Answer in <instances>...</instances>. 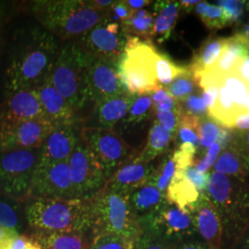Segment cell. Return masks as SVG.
<instances>
[{"label":"cell","instance_id":"836d02e7","mask_svg":"<svg viewBox=\"0 0 249 249\" xmlns=\"http://www.w3.org/2000/svg\"><path fill=\"white\" fill-rule=\"evenodd\" d=\"M196 80L189 70L186 73L178 76L169 85L164 87V90L177 102H182L196 90Z\"/></svg>","mask_w":249,"mask_h":249},{"label":"cell","instance_id":"30bf717a","mask_svg":"<svg viewBox=\"0 0 249 249\" xmlns=\"http://www.w3.org/2000/svg\"><path fill=\"white\" fill-rule=\"evenodd\" d=\"M139 220L143 231L175 245L196 233L190 213L169 202H166L156 213Z\"/></svg>","mask_w":249,"mask_h":249},{"label":"cell","instance_id":"b9f144b4","mask_svg":"<svg viewBox=\"0 0 249 249\" xmlns=\"http://www.w3.org/2000/svg\"><path fill=\"white\" fill-rule=\"evenodd\" d=\"M174 247L175 244H171L147 231H143L142 234L135 242L133 249H174Z\"/></svg>","mask_w":249,"mask_h":249},{"label":"cell","instance_id":"603a6c76","mask_svg":"<svg viewBox=\"0 0 249 249\" xmlns=\"http://www.w3.org/2000/svg\"><path fill=\"white\" fill-rule=\"evenodd\" d=\"M200 194L194 185L184 177L181 170H177L170 182L165 196L167 202L189 213L198 200Z\"/></svg>","mask_w":249,"mask_h":249},{"label":"cell","instance_id":"f35d334b","mask_svg":"<svg viewBox=\"0 0 249 249\" xmlns=\"http://www.w3.org/2000/svg\"><path fill=\"white\" fill-rule=\"evenodd\" d=\"M217 3L223 9L229 25L239 21L249 6V2L240 0H221L217 1Z\"/></svg>","mask_w":249,"mask_h":249},{"label":"cell","instance_id":"ffe728a7","mask_svg":"<svg viewBox=\"0 0 249 249\" xmlns=\"http://www.w3.org/2000/svg\"><path fill=\"white\" fill-rule=\"evenodd\" d=\"M46 118L54 125L74 124L76 112L53 87L49 76L36 88Z\"/></svg>","mask_w":249,"mask_h":249},{"label":"cell","instance_id":"7402d4cb","mask_svg":"<svg viewBox=\"0 0 249 249\" xmlns=\"http://www.w3.org/2000/svg\"><path fill=\"white\" fill-rule=\"evenodd\" d=\"M29 235L41 245L42 249H89L92 242L90 234L79 232L32 230Z\"/></svg>","mask_w":249,"mask_h":249},{"label":"cell","instance_id":"4dcf8cb0","mask_svg":"<svg viewBox=\"0 0 249 249\" xmlns=\"http://www.w3.org/2000/svg\"><path fill=\"white\" fill-rule=\"evenodd\" d=\"M177 170L178 163L172 153L162 160L157 168H155L148 183L158 188L161 193L165 194Z\"/></svg>","mask_w":249,"mask_h":249},{"label":"cell","instance_id":"9c48e42d","mask_svg":"<svg viewBox=\"0 0 249 249\" xmlns=\"http://www.w3.org/2000/svg\"><path fill=\"white\" fill-rule=\"evenodd\" d=\"M80 139L97 160L107 180L131 157V147L112 129L86 126L80 132Z\"/></svg>","mask_w":249,"mask_h":249},{"label":"cell","instance_id":"d6a6232c","mask_svg":"<svg viewBox=\"0 0 249 249\" xmlns=\"http://www.w3.org/2000/svg\"><path fill=\"white\" fill-rule=\"evenodd\" d=\"M200 120L201 119L198 117L188 116L182 112L180 113V120L176 136H178L181 144L188 143L197 148L199 143Z\"/></svg>","mask_w":249,"mask_h":249},{"label":"cell","instance_id":"5b68a950","mask_svg":"<svg viewBox=\"0 0 249 249\" xmlns=\"http://www.w3.org/2000/svg\"><path fill=\"white\" fill-rule=\"evenodd\" d=\"M89 201L92 239L102 234L113 233L137 241L142 234V227L132 211L128 195L104 187Z\"/></svg>","mask_w":249,"mask_h":249},{"label":"cell","instance_id":"7bdbcfd3","mask_svg":"<svg viewBox=\"0 0 249 249\" xmlns=\"http://www.w3.org/2000/svg\"><path fill=\"white\" fill-rule=\"evenodd\" d=\"M178 170H181L184 177L194 185L199 193H206L210 179V174L208 172L204 174L199 173L196 170L195 164H192L185 169Z\"/></svg>","mask_w":249,"mask_h":249},{"label":"cell","instance_id":"e7e4bbea","mask_svg":"<svg viewBox=\"0 0 249 249\" xmlns=\"http://www.w3.org/2000/svg\"><path fill=\"white\" fill-rule=\"evenodd\" d=\"M206 249H212V248H209V247H207V246H206Z\"/></svg>","mask_w":249,"mask_h":249},{"label":"cell","instance_id":"d6986e66","mask_svg":"<svg viewBox=\"0 0 249 249\" xmlns=\"http://www.w3.org/2000/svg\"><path fill=\"white\" fill-rule=\"evenodd\" d=\"M155 167L151 162H141L136 160L126 161L107 180L106 188L128 195L136 189L148 183Z\"/></svg>","mask_w":249,"mask_h":249},{"label":"cell","instance_id":"8992f818","mask_svg":"<svg viewBox=\"0 0 249 249\" xmlns=\"http://www.w3.org/2000/svg\"><path fill=\"white\" fill-rule=\"evenodd\" d=\"M159 53L151 41L127 36L124 52L117 61L116 71L122 85L129 94H150L161 88L156 78V59Z\"/></svg>","mask_w":249,"mask_h":249},{"label":"cell","instance_id":"db71d44e","mask_svg":"<svg viewBox=\"0 0 249 249\" xmlns=\"http://www.w3.org/2000/svg\"><path fill=\"white\" fill-rule=\"evenodd\" d=\"M174 249H206V245L197 242H184L176 244Z\"/></svg>","mask_w":249,"mask_h":249},{"label":"cell","instance_id":"7c38bea8","mask_svg":"<svg viewBox=\"0 0 249 249\" xmlns=\"http://www.w3.org/2000/svg\"><path fill=\"white\" fill-rule=\"evenodd\" d=\"M127 35L119 22L107 16L79 37L77 43L94 58L117 63L124 52Z\"/></svg>","mask_w":249,"mask_h":249},{"label":"cell","instance_id":"f6af8a7d","mask_svg":"<svg viewBox=\"0 0 249 249\" xmlns=\"http://www.w3.org/2000/svg\"><path fill=\"white\" fill-rule=\"evenodd\" d=\"M4 249H42V247L31 235L18 234L12 237Z\"/></svg>","mask_w":249,"mask_h":249},{"label":"cell","instance_id":"4fadbf2b","mask_svg":"<svg viewBox=\"0 0 249 249\" xmlns=\"http://www.w3.org/2000/svg\"><path fill=\"white\" fill-rule=\"evenodd\" d=\"M29 197L76 199L68 161L39 162L32 182Z\"/></svg>","mask_w":249,"mask_h":249},{"label":"cell","instance_id":"8fae6325","mask_svg":"<svg viewBox=\"0 0 249 249\" xmlns=\"http://www.w3.org/2000/svg\"><path fill=\"white\" fill-rule=\"evenodd\" d=\"M68 163L76 199H90L106 187L103 171L80 138Z\"/></svg>","mask_w":249,"mask_h":249},{"label":"cell","instance_id":"816d5d0a","mask_svg":"<svg viewBox=\"0 0 249 249\" xmlns=\"http://www.w3.org/2000/svg\"><path fill=\"white\" fill-rule=\"evenodd\" d=\"M231 128L249 130V113H242L237 116L233 121Z\"/></svg>","mask_w":249,"mask_h":249},{"label":"cell","instance_id":"9f6ffc18","mask_svg":"<svg viewBox=\"0 0 249 249\" xmlns=\"http://www.w3.org/2000/svg\"><path fill=\"white\" fill-rule=\"evenodd\" d=\"M16 235H18V232L11 231V230H9L7 228H4V227L0 226V245L5 243L6 241L9 240L10 238L16 236Z\"/></svg>","mask_w":249,"mask_h":249},{"label":"cell","instance_id":"f1b7e54d","mask_svg":"<svg viewBox=\"0 0 249 249\" xmlns=\"http://www.w3.org/2000/svg\"><path fill=\"white\" fill-rule=\"evenodd\" d=\"M23 202L6 195L0 197V226L21 234L26 222Z\"/></svg>","mask_w":249,"mask_h":249},{"label":"cell","instance_id":"bcb514c9","mask_svg":"<svg viewBox=\"0 0 249 249\" xmlns=\"http://www.w3.org/2000/svg\"><path fill=\"white\" fill-rule=\"evenodd\" d=\"M221 151H222V148L220 147V145L216 142L213 143L211 147L208 148V151L204 157L196 163V170L201 174L207 173L208 170L210 169L212 166H213Z\"/></svg>","mask_w":249,"mask_h":249},{"label":"cell","instance_id":"94428289","mask_svg":"<svg viewBox=\"0 0 249 249\" xmlns=\"http://www.w3.org/2000/svg\"><path fill=\"white\" fill-rule=\"evenodd\" d=\"M242 35L245 36L248 40H249V23L247 25V26L245 27L244 32H243V34H242Z\"/></svg>","mask_w":249,"mask_h":249},{"label":"cell","instance_id":"7dc6e473","mask_svg":"<svg viewBox=\"0 0 249 249\" xmlns=\"http://www.w3.org/2000/svg\"><path fill=\"white\" fill-rule=\"evenodd\" d=\"M133 10L126 4V1H115L109 10V16L119 23L128 19L133 14Z\"/></svg>","mask_w":249,"mask_h":249},{"label":"cell","instance_id":"277c9868","mask_svg":"<svg viewBox=\"0 0 249 249\" xmlns=\"http://www.w3.org/2000/svg\"><path fill=\"white\" fill-rule=\"evenodd\" d=\"M32 6L45 31L63 40L80 37L109 14L82 0H42Z\"/></svg>","mask_w":249,"mask_h":249},{"label":"cell","instance_id":"680465c9","mask_svg":"<svg viewBox=\"0 0 249 249\" xmlns=\"http://www.w3.org/2000/svg\"><path fill=\"white\" fill-rule=\"evenodd\" d=\"M200 1L198 0H182L179 2L180 7H184L185 9H190L191 7L196 6Z\"/></svg>","mask_w":249,"mask_h":249},{"label":"cell","instance_id":"5bb4252c","mask_svg":"<svg viewBox=\"0 0 249 249\" xmlns=\"http://www.w3.org/2000/svg\"><path fill=\"white\" fill-rule=\"evenodd\" d=\"M55 126L46 119L0 123V151L41 148Z\"/></svg>","mask_w":249,"mask_h":249},{"label":"cell","instance_id":"d4e9b609","mask_svg":"<svg viewBox=\"0 0 249 249\" xmlns=\"http://www.w3.org/2000/svg\"><path fill=\"white\" fill-rule=\"evenodd\" d=\"M180 10L178 1H157L154 4V24L152 36L161 44L166 41L175 28Z\"/></svg>","mask_w":249,"mask_h":249},{"label":"cell","instance_id":"9a60e30c","mask_svg":"<svg viewBox=\"0 0 249 249\" xmlns=\"http://www.w3.org/2000/svg\"><path fill=\"white\" fill-rule=\"evenodd\" d=\"M117 63L92 58L86 75L87 102L128 93L122 85L116 71Z\"/></svg>","mask_w":249,"mask_h":249},{"label":"cell","instance_id":"e575fe53","mask_svg":"<svg viewBox=\"0 0 249 249\" xmlns=\"http://www.w3.org/2000/svg\"><path fill=\"white\" fill-rule=\"evenodd\" d=\"M221 82L225 86L234 106L242 114L249 92V84L245 83L233 72L223 76Z\"/></svg>","mask_w":249,"mask_h":249},{"label":"cell","instance_id":"ac0fdd59","mask_svg":"<svg viewBox=\"0 0 249 249\" xmlns=\"http://www.w3.org/2000/svg\"><path fill=\"white\" fill-rule=\"evenodd\" d=\"M80 138L74 124L56 125L41 147L40 162L68 161Z\"/></svg>","mask_w":249,"mask_h":249},{"label":"cell","instance_id":"11a10c76","mask_svg":"<svg viewBox=\"0 0 249 249\" xmlns=\"http://www.w3.org/2000/svg\"><path fill=\"white\" fill-rule=\"evenodd\" d=\"M150 0H126V4L133 11H137L151 4Z\"/></svg>","mask_w":249,"mask_h":249},{"label":"cell","instance_id":"8d00e7d4","mask_svg":"<svg viewBox=\"0 0 249 249\" xmlns=\"http://www.w3.org/2000/svg\"><path fill=\"white\" fill-rule=\"evenodd\" d=\"M196 12L205 26L209 29L217 30L229 25L223 9L219 6L211 5L208 2H199L196 5Z\"/></svg>","mask_w":249,"mask_h":249},{"label":"cell","instance_id":"6f0895ef","mask_svg":"<svg viewBox=\"0 0 249 249\" xmlns=\"http://www.w3.org/2000/svg\"><path fill=\"white\" fill-rule=\"evenodd\" d=\"M240 149L241 152L244 156V159L246 160V164H247V169H248V173L249 172V131L247 132L245 135V145L243 147V149Z\"/></svg>","mask_w":249,"mask_h":249},{"label":"cell","instance_id":"4316f807","mask_svg":"<svg viewBox=\"0 0 249 249\" xmlns=\"http://www.w3.org/2000/svg\"><path fill=\"white\" fill-rule=\"evenodd\" d=\"M174 137L164 129L156 120L153 122L149 131L147 144L143 150L134 160L141 162H151L158 156L165 153Z\"/></svg>","mask_w":249,"mask_h":249},{"label":"cell","instance_id":"e0dca14e","mask_svg":"<svg viewBox=\"0 0 249 249\" xmlns=\"http://www.w3.org/2000/svg\"><path fill=\"white\" fill-rule=\"evenodd\" d=\"M197 232L205 245L215 249H222L223 223L216 208L206 195L201 193L195 206L189 212Z\"/></svg>","mask_w":249,"mask_h":249},{"label":"cell","instance_id":"7a4b0ae2","mask_svg":"<svg viewBox=\"0 0 249 249\" xmlns=\"http://www.w3.org/2000/svg\"><path fill=\"white\" fill-rule=\"evenodd\" d=\"M206 195L222 220V247L233 249L249 228V187L246 178L213 172L210 174Z\"/></svg>","mask_w":249,"mask_h":249},{"label":"cell","instance_id":"d590c367","mask_svg":"<svg viewBox=\"0 0 249 249\" xmlns=\"http://www.w3.org/2000/svg\"><path fill=\"white\" fill-rule=\"evenodd\" d=\"M154 112L153 102L149 94L134 95L133 102L123 123L131 124L140 123L147 119Z\"/></svg>","mask_w":249,"mask_h":249},{"label":"cell","instance_id":"ba28073f","mask_svg":"<svg viewBox=\"0 0 249 249\" xmlns=\"http://www.w3.org/2000/svg\"><path fill=\"white\" fill-rule=\"evenodd\" d=\"M41 148L0 151V187L4 195L24 201L28 198Z\"/></svg>","mask_w":249,"mask_h":249},{"label":"cell","instance_id":"ee69618b","mask_svg":"<svg viewBox=\"0 0 249 249\" xmlns=\"http://www.w3.org/2000/svg\"><path fill=\"white\" fill-rule=\"evenodd\" d=\"M220 126L213 120H200L199 143L203 148H209L216 142Z\"/></svg>","mask_w":249,"mask_h":249},{"label":"cell","instance_id":"74e56055","mask_svg":"<svg viewBox=\"0 0 249 249\" xmlns=\"http://www.w3.org/2000/svg\"><path fill=\"white\" fill-rule=\"evenodd\" d=\"M135 242L121 235L107 233L94 237L89 249H133Z\"/></svg>","mask_w":249,"mask_h":249},{"label":"cell","instance_id":"6da1fadb","mask_svg":"<svg viewBox=\"0 0 249 249\" xmlns=\"http://www.w3.org/2000/svg\"><path fill=\"white\" fill-rule=\"evenodd\" d=\"M6 72V94L36 88L49 76L59 52L55 37L35 27L16 35Z\"/></svg>","mask_w":249,"mask_h":249},{"label":"cell","instance_id":"52a82bcc","mask_svg":"<svg viewBox=\"0 0 249 249\" xmlns=\"http://www.w3.org/2000/svg\"><path fill=\"white\" fill-rule=\"evenodd\" d=\"M92 56L77 42L68 43L59 49L49 79L75 112L88 103L86 97V75Z\"/></svg>","mask_w":249,"mask_h":249},{"label":"cell","instance_id":"1f68e13d","mask_svg":"<svg viewBox=\"0 0 249 249\" xmlns=\"http://www.w3.org/2000/svg\"><path fill=\"white\" fill-rule=\"evenodd\" d=\"M187 71L188 68L176 64L167 55L161 53L158 54L156 59V78L161 88L169 85L176 78Z\"/></svg>","mask_w":249,"mask_h":249},{"label":"cell","instance_id":"83f0119b","mask_svg":"<svg viewBox=\"0 0 249 249\" xmlns=\"http://www.w3.org/2000/svg\"><path fill=\"white\" fill-rule=\"evenodd\" d=\"M213 172L232 178H246V160L237 145H230L221 153L213 164Z\"/></svg>","mask_w":249,"mask_h":249},{"label":"cell","instance_id":"2e32d148","mask_svg":"<svg viewBox=\"0 0 249 249\" xmlns=\"http://www.w3.org/2000/svg\"><path fill=\"white\" fill-rule=\"evenodd\" d=\"M42 119L48 120L36 88L20 89L7 95L6 103L0 113V123Z\"/></svg>","mask_w":249,"mask_h":249},{"label":"cell","instance_id":"91938a15","mask_svg":"<svg viewBox=\"0 0 249 249\" xmlns=\"http://www.w3.org/2000/svg\"><path fill=\"white\" fill-rule=\"evenodd\" d=\"M240 243H242V249H249V228L244 234Z\"/></svg>","mask_w":249,"mask_h":249},{"label":"cell","instance_id":"c3c4849f","mask_svg":"<svg viewBox=\"0 0 249 249\" xmlns=\"http://www.w3.org/2000/svg\"><path fill=\"white\" fill-rule=\"evenodd\" d=\"M219 85L220 84H214L208 86L203 89V95L202 98L204 100L205 105L207 107L208 112L211 111L213 108L216 101H217V96H218V89H219Z\"/></svg>","mask_w":249,"mask_h":249},{"label":"cell","instance_id":"681fc988","mask_svg":"<svg viewBox=\"0 0 249 249\" xmlns=\"http://www.w3.org/2000/svg\"><path fill=\"white\" fill-rule=\"evenodd\" d=\"M232 72L245 83L249 85V55L239 61Z\"/></svg>","mask_w":249,"mask_h":249},{"label":"cell","instance_id":"3957f363","mask_svg":"<svg viewBox=\"0 0 249 249\" xmlns=\"http://www.w3.org/2000/svg\"><path fill=\"white\" fill-rule=\"evenodd\" d=\"M24 213L26 223L35 231L90 234L89 199L29 197L24 200Z\"/></svg>","mask_w":249,"mask_h":249},{"label":"cell","instance_id":"ab89813d","mask_svg":"<svg viewBox=\"0 0 249 249\" xmlns=\"http://www.w3.org/2000/svg\"><path fill=\"white\" fill-rule=\"evenodd\" d=\"M157 117V121L160 125L166 129L173 137L176 136L178 131V124L180 120V107L176 110H154Z\"/></svg>","mask_w":249,"mask_h":249},{"label":"cell","instance_id":"cb8c5ba5","mask_svg":"<svg viewBox=\"0 0 249 249\" xmlns=\"http://www.w3.org/2000/svg\"><path fill=\"white\" fill-rule=\"evenodd\" d=\"M129 202L135 215L141 219L159 211L167 202V199L165 194L147 183L130 194Z\"/></svg>","mask_w":249,"mask_h":249},{"label":"cell","instance_id":"f546056e","mask_svg":"<svg viewBox=\"0 0 249 249\" xmlns=\"http://www.w3.org/2000/svg\"><path fill=\"white\" fill-rule=\"evenodd\" d=\"M154 17L146 9L134 11L131 17L120 23L125 35L136 36L145 41H151Z\"/></svg>","mask_w":249,"mask_h":249},{"label":"cell","instance_id":"f907efd6","mask_svg":"<svg viewBox=\"0 0 249 249\" xmlns=\"http://www.w3.org/2000/svg\"><path fill=\"white\" fill-rule=\"evenodd\" d=\"M231 139H232V134L231 133V131L228 128L223 126L219 128V132L217 135L215 142L219 144L220 147L224 150L231 145Z\"/></svg>","mask_w":249,"mask_h":249},{"label":"cell","instance_id":"60d3db41","mask_svg":"<svg viewBox=\"0 0 249 249\" xmlns=\"http://www.w3.org/2000/svg\"><path fill=\"white\" fill-rule=\"evenodd\" d=\"M179 104L180 110L182 113L187 114L188 116H195V117H203L207 114L208 110L205 105L204 100L196 94H192L181 102Z\"/></svg>","mask_w":249,"mask_h":249},{"label":"cell","instance_id":"44dd1931","mask_svg":"<svg viewBox=\"0 0 249 249\" xmlns=\"http://www.w3.org/2000/svg\"><path fill=\"white\" fill-rule=\"evenodd\" d=\"M134 95L124 93L120 95L100 99L94 104L93 118L95 127L112 129L123 121L133 102Z\"/></svg>","mask_w":249,"mask_h":249},{"label":"cell","instance_id":"f5cc1de1","mask_svg":"<svg viewBox=\"0 0 249 249\" xmlns=\"http://www.w3.org/2000/svg\"><path fill=\"white\" fill-rule=\"evenodd\" d=\"M90 2L95 9L101 10V11H105V12H109L111 7L115 3L114 0H94V1H90Z\"/></svg>","mask_w":249,"mask_h":249},{"label":"cell","instance_id":"be15d7a7","mask_svg":"<svg viewBox=\"0 0 249 249\" xmlns=\"http://www.w3.org/2000/svg\"><path fill=\"white\" fill-rule=\"evenodd\" d=\"M248 50H249V42H248Z\"/></svg>","mask_w":249,"mask_h":249},{"label":"cell","instance_id":"484cf974","mask_svg":"<svg viewBox=\"0 0 249 249\" xmlns=\"http://www.w3.org/2000/svg\"><path fill=\"white\" fill-rule=\"evenodd\" d=\"M227 38H210L195 54L188 70L194 79L209 71L223 53Z\"/></svg>","mask_w":249,"mask_h":249},{"label":"cell","instance_id":"6125c7cd","mask_svg":"<svg viewBox=\"0 0 249 249\" xmlns=\"http://www.w3.org/2000/svg\"><path fill=\"white\" fill-rule=\"evenodd\" d=\"M3 195H4V194H3V192H2V190H1V187H0V197H1V196H3Z\"/></svg>","mask_w":249,"mask_h":249}]
</instances>
